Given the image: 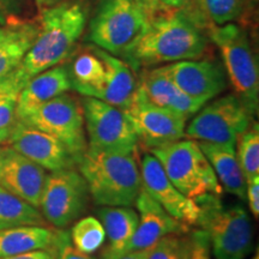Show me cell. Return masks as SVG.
Listing matches in <instances>:
<instances>
[{"mask_svg":"<svg viewBox=\"0 0 259 259\" xmlns=\"http://www.w3.org/2000/svg\"><path fill=\"white\" fill-rule=\"evenodd\" d=\"M139 87L151 102L171 112L190 116L196 114L204 103L191 99L167 76L162 67L145 70L139 79Z\"/></svg>","mask_w":259,"mask_h":259,"instance_id":"cell-18","label":"cell"},{"mask_svg":"<svg viewBox=\"0 0 259 259\" xmlns=\"http://www.w3.org/2000/svg\"><path fill=\"white\" fill-rule=\"evenodd\" d=\"M162 6L167 10H187L192 8L194 0H160Z\"/></svg>","mask_w":259,"mask_h":259,"instance_id":"cell-38","label":"cell"},{"mask_svg":"<svg viewBox=\"0 0 259 259\" xmlns=\"http://www.w3.org/2000/svg\"><path fill=\"white\" fill-rule=\"evenodd\" d=\"M187 234L184 259H211L208 233L199 228Z\"/></svg>","mask_w":259,"mask_h":259,"instance_id":"cell-32","label":"cell"},{"mask_svg":"<svg viewBox=\"0 0 259 259\" xmlns=\"http://www.w3.org/2000/svg\"><path fill=\"white\" fill-rule=\"evenodd\" d=\"M40 24L10 18L0 27V82L21 65L32 42L38 35Z\"/></svg>","mask_w":259,"mask_h":259,"instance_id":"cell-20","label":"cell"},{"mask_svg":"<svg viewBox=\"0 0 259 259\" xmlns=\"http://www.w3.org/2000/svg\"><path fill=\"white\" fill-rule=\"evenodd\" d=\"M206 34L219 47L226 73L240 100L252 115H257L259 106L258 61L246 31L239 25L208 23Z\"/></svg>","mask_w":259,"mask_h":259,"instance_id":"cell-6","label":"cell"},{"mask_svg":"<svg viewBox=\"0 0 259 259\" xmlns=\"http://www.w3.org/2000/svg\"><path fill=\"white\" fill-rule=\"evenodd\" d=\"M93 48L102 59L107 70L105 84L96 99L125 111L131 105L139 85L135 71L125 60L119 59L96 46Z\"/></svg>","mask_w":259,"mask_h":259,"instance_id":"cell-19","label":"cell"},{"mask_svg":"<svg viewBox=\"0 0 259 259\" xmlns=\"http://www.w3.org/2000/svg\"><path fill=\"white\" fill-rule=\"evenodd\" d=\"M157 158L174 186L191 199L205 194L221 197L223 189L198 142L180 139L149 150Z\"/></svg>","mask_w":259,"mask_h":259,"instance_id":"cell-7","label":"cell"},{"mask_svg":"<svg viewBox=\"0 0 259 259\" xmlns=\"http://www.w3.org/2000/svg\"><path fill=\"white\" fill-rule=\"evenodd\" d=\"M6 143L46 170L56 171L74 164L73 156L59 139L19 120L10 127Z\"/></svg>","mask_w":259,"mask_h":259,"instance_id":"cell-14","label":"cell"},{"mask_svg":"<svg viewBox=\"0 0 259 259\" xmlns=\"http://www.w3.org/2000/svg\"><path fill=\"white\" fill-rule=\"evenodd\" d=\"M9 132L10 130H0V145L3 143H6L9 137Z\"/></svg>","mask_w":259,"mask_h":259,"instance_id":"cell-41","label":"cell"},{"mask_svg":"<svg viewBox=\"0 0 259 259\" xmlns=\"http://www.w3.org/2000/svg\"><path fill=\"white\" fill-rule=\"evenodd\" d=\"M162 70L186 95L204 105L227 88L225 69L215 60H181Z\"/></svg>","mask_w":259,"mask_h":259,"instance_id":"cell-15","label":"cell"},{"mask_svg":"<svg viewBox=\"0 0 259 259\" xmlns=\"http://www.w3.org/2000/svg\"><path fill=\"white\" fill-rule=\"evenodd\" d=\"M147 251H112L106 248L101 259H147Z\"/></svg>","mask_w":259,"mask_h":259,"instance_id":"cell-36","label":"cell"},{"mask_svg":"<svg viewBox=\"0 0 259 259\" xmlns=\"http://www.w3.org/2000/svg\"><path fill=\"white\" fill-rule=\"evenodd\" d=\"M19 226H46L40 210L0 186V231Z\"/></svg>","mask_w":259,"mask_h":259,"instance_id":"cell-26","label":"cell"},{"mask_svg":"<svg viewBox=\"0 0 259 259\" xmlns=\"http://www.w3.org/2000/svg\"><path fill=\"white\" fill-rule=\"evenodd\" d=\"M61 2L63 0H35V4H36L38 11L42 14V12L47 11V10L53 8V6L60 4Z\"/></svg>","mask_w":259,"mask_h":259,"instance_id":"cell-40","label":"cell"},{"mask_svg":"<svg viewBox=\"0 0 259 259\" xmlns=\"http://www.w3.org/2000/svg\"><path fill=\"white\" fill-rule=\"evenodd\" d=\"M82 107L90 148L137 153L138 138L127 112L89 96L84 97Z\"/></svg>","mask_w":259,"mask_h":259,"instance_id":"cell-11","label":"cell"},{"mask_svg":"<svg viewBox=\"0 0 259 259\" xmlns=\"http://www.w3.org/2000/svg\"><path fill=\"white\" fill-rule=\"evenodd\" d=\"M17 120L59 139L73 160L88 148L82 103L67 93L18 115Z\"/></svg>","mask_w":259,"mask_h":259,"instance_id":"cell-8","label":"cell"},{"mask_svg":"<svg viewBox=\"0 0 259 259\" xmlns=\"http://www.w3.org/2000/svg\"><path fill=\"white\" fill-rule=\"evenodd\" d=\"M251 259H259V253H258V248H255V253L253 257H252Z\"/></svg>","mask_w":259,"mask_h":259,"instance_id":"cell-42","label":"cell"},{"mask_svg":"<svg viewBox=\"0 0 259 259\" xmlns=\"http://www.w3.org/2000/svg\"><path fill=\"white\" fill-rule=\"evenodd\" d=\"M137 2L142 5V8L144 9V11L148 16L149 21H150V19L153 18L154 16L160 14L161 11H163V10H167V9H164L163 6H162L160 0H137Z\"/></svg>","mask_w":259,"mask_h":259,"instance_id":"cell-37","label":"cell"},{"mask_svg":"<svg viewBox=\"0 0 259 259\" xmlns=\"http://www.w3.org/2000/svg\"><path fill=\"white\" fill-rule=\"evenodd\" d=\"M0 259H54V255L48 251H35L12 257H2Z\"/></svg>","mask_w":259,"mask_h":259,"instance_id":"cell-39","label":"cell"},{"mask_svg":"<svg viewBox=\"0 0 259 259\" xmlns=\"http://www.w3.org/2000/svg\"><path fill=\"white\" fill-rule=\"evenodd\" d=\"M253 122V115L235 95L222 96L204 105L186 125L185 137L197 142L233 144Z\"/></svg>","mask_w":259,"mask_h":259,"instance_id":"cell-9","label":"cell"},{"mask_svg":"<svg viewBox=\"0 0 259 259\" xmlns=\"http://www.w3.org/2000/svg\"><path fill=\"white\" fill-rule=\"evenodd\" d=\"M89 197L85 180L73 167L51 171L47 174L38 210L46 222L63 229L83 215Z\"/></svg>","mask_w":259,"mask_h":259,"instance_id":"cell-10","label":"cell"},{"mask_svg":"<svg viewBox=\"0 0 259 259\" xmlns=\"http://www.w3.org/2000/svg\"><path fill=\"white\" fill-rule=\"evenodd\" d=\"M96 213L108 239L107 248L124 250L138 226L137 211L131 206H101Z\"/></svg>","mask_w":259,"mask_h":259,"instance_id":"cell-25","label":"cell"},{"mask_svg":"<svg viewBox=\"0 0 259 259\" xmlns=\"http://www.w3.org/2000/svg\"><path fill=\"white\" fill-rule=\"evenodd\" d=\"M203 154L208 158L223 191L234 194L239 199H246V179L242 173L235 145L198 142Z\"/></svg>","mask_w":259,"mask_h":259,"instance_id":"cell-23","label":"cell"},{"mask_svg":"<svg viewBox=\"0 0 259 259\" xmlns=\"http://www.w3.org/2000/svg\"><path fill=\"white\" fill-rule=\"evenodd\" d=\"M21 89L9 77L0 82V130H10L15 121Z\"/></svg>","mask_w":259,"mask_h":259,"instance_id":"cell-30","label":"cell"},{"mask_svg":"<svg viewBox=\"0 0 259 259\" xmlns=\"http://www.w3.org/2000/svg\"><path fill=\"white\" fill-rule=\"evenodd\" d=\"M199 206L197 226L209 235L216 259H245L253 250V226L241 204L225 206L221 197L205 194L194 199Z\"/></svg>","mask_w":259,"mask_h":259,"instance_id":"cell-4","label":"cell"},{"mask_svg":"<svg viewBox=\"0 0 259 259\" xmlns=\"http://www.w3.org/2000/svg\"><path fill=\"white\" fill-rule=\"evenodd\" d=\"M28 0H0V24L14 18L24 8Z\"/></svg>","mask_w":259,"mask_h":259,"instance_id":"cell-34","label":"cell"},{"mask_svg":"<svg viewBox=\"0 0 259 259\" xmlns=\"http://www.w3.org/2000/svg\"><path fill=\"white\" fill-rule=\"evenodd\" d=\"M125 111L134 124L138 144L149 150L185 137L186 116L156 106L139 85L131 105Z\"/></svg>","mask_w":259,"mask_h":259,"instance_id":"cell-12","label":"cell"},{"mask_svg":"<svg viewBox=\"0 0 259 259\" xmlns=\"http://www.w3.org/2000/svg\"><path fill=\"white\" fill-rule=\"evenodd\" d=\"M135 204L139 212L138 226L122 251L148 250L163 236L184 235L190 232L189 226L171 218L156 200L149 196L143 187Z\"/></svg>","mask_w":259,"mask_h":259,"instance_id":"cell-17","label":"cell"},{"mask_svg":"<svg viewBox=\"0 0 259 259\" xmlns=\"http://www.w3.org/2000/svg\"><path fill=\"white\" fill-rule=\"evenodd\" d=\"M208 23L197 8L163 10L149 21L143 36L122 60L138 71L139 67L198 59L208 47L204 32Z\"/></svg>","mask_w":259,"mask_h":259,"instance_id":"cell-1","label":"cell"},{"mask_svg":"<svg viewBox=\"0 0 259 259\" xmlns=\"http://www.w3.org/2000/svg\"><path fill=\"white\" fill-rule=\"evenodd\" d=\"M246 199L255 220L259 216V177L246 181Z\"/></svg>","mask_w":259,"mask_h":259,"instance_id":"cell-35","label":"cell"},{"mask_svg":"<svg viewBox=\"0 0 259 259\" xmlns=\"http://www.w3.org/2000/svg\"><path fill=\"white\" fill-rule=\"evenodd\" d=\"M47 171L11 147L0 148V186L38 209Z\"/></svg>","mask_w":259,"mask_h":259,"instance_id":"cell-16","label":"cell"},{"mask_svg":"<svg viewBox=\"0 0 259 259\" xmlns=\"http://www.w3.org/2000/svg\"><path fill=\"white\" fill-rule=\"evenodd\" d=\"M54 259H96L92 254L83 253L73 247L71 242L70 233L65 231L58 232V238L54 248Z\"/></svg>","mask_w":259,"mask_h":259,"instance_id":"cell-33","label":"cell"},{"mask_svg":"<svg viewBox=\"0 0 259 259\" xmlns=\"http://www.w3.org/2000/svg\"><path fill=\"white\" fill-rule=\"evenodd\" d=\"M56 229L46 226H19L0 231V258L48 251L54 255L58 238Z\"/></svg>","mask_w":259,"mask_h":259,"instance_id":"cell-22","label":"cell"},{"mask_svg":"<svg viewBox=\"0 0 259 259\" xmlns=\"http://www.w3.org/2000/svg\"><path fill=\"white\" fill-rule=\"evenodd\" d=\"M136 151L87 148L74 160L90 197L100 206H132L142 190Z\"/></svg>","mask_w":259,"mask_h":259,"instance_id":"cell-3","label":"cell"},{"mask_svg":"<svg viewBox=\"0 0 259 259\" xmlns=\"http://www.w3.org/2000/svg\"><path fill=\"white\" fill-rule=\"evenodd\" d=\"M142 187L149 196L160 204L173 219L186 226H197L199 206L174 186L156 157L145 154L141 161Z\"/></svg>","mask_w":259,"mask_h":259,"instance_id":"cell-13","label":"cell"},{"mask_svg":"<svg viewBox=\"0 0 259 259\" xmlns=\"http://www.w3.org/2000/svg\"><path fill=\"white\" fill-rule=\"evenodd\" d=\"M148 24V16L137 0H97L89 22L88 40L124 59L143 36Z\"/></svg>","mask_w":259,"mask_h":259,"instance_id":"cell-5","label":"cell"},{"mask_svg":"<svg viewBox=\"0 0 259 259\" xmlns=\"http://www.w3.org/2000/svg\"><path fill=\"white\" fill-rule=\"evenodd\" d=\"M88 10L82 2H61L42 12L38 35L9 78L19 89L29 79L66 60L82 36Z\"/></svg>","mask_w":259,"mask_h":259,"instance_id":"cell-2","label":"cell"},{"mask_svg":"<svg viewBox=\"0 0 259 259\" xmlns=\"http://www.w3.org/2000/svg\"><path fill=\"white\" fill-rule=\"evenodd\" d=\"M70 238L76 250L93 254L101 248L106 240V233L99 219L87 216L74 223L71 228Z\"/></svg>","mask_w":259,"mask_h":259,"instance_id":"cell-27","label":"cell"},{"mask_svg":"<svg viewBox=\"0 0 259 259\" xmlns=\"http://www.w3.org/2000/svg\"><path fill=\"white\" fill-rule=\"evenodd\" d=\"M71 85L84 96L97 97L106 80L107 70L93 47L78 54L69 69Z\"/></svg>","mask_w":259,"mask_h":259,"instance_id":"cell-24","label":"cell"},{"mask_svg":"<svg viewBox=\"0 0 259 259\" xmlns=\"http://www.w3.org/2000/svg\"><path fill=\"white\" fill-rule=\"evenodd\" d=\"M194 4L209 23L216 25L229 23L242 12V0H194Z\"/></svg>","mask_w":259,"mask_h":259,"instance_id":"cell-29","label":"cell"},{"mask_svg":"<svg viewBox=\"0 0 259 259\" xmlns=\"http://www.w3.org/2000/svg\"><path fill=\"white\" fill-rule=\"evenodd\" d=\"M236 156L246 181L259 177V127L254 121L236 139Z\"/></svg>","mask_w":259,"mask_h":259,"instance_id":"cell-28","label":"cell"},{"mask_svg":"<svg viewBox=\"0 0 259 259\" xmlns=\"http://www.w3.org/2000/svg\"><path fill=\"white\" fill-rule=\"evenodd\" d=\"M71 89L69 67L64 65H57L36 74L19 93L16 118Z\"/></svg>","mask_w":259,"mask_h":259,"instance_id":"cell-21","label":"cell"},{"mask_svg":"<svg viewBox=\"0 0 259 259\" xmlns=\"http://www.w3.org/2000/svg\"><path fill=\"white\" fill-rule=\"evenodd\" d=\"M186 236L169 234L160 239L147 251V259H184Z\"/></svg>","mask_w":259,"mask_h":259,"instance_id":"cell-31","label":"cell"}]
</instances>
